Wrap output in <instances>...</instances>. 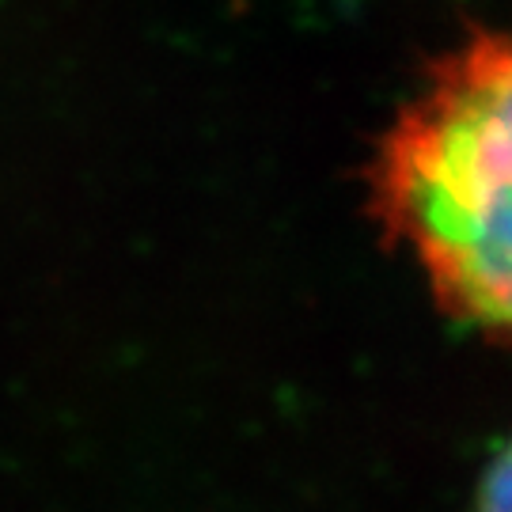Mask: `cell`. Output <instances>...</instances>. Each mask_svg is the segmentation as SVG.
<instances>
[{"instance_id":"7a4b0ae2","label":"cell","mask_w":512,"mask_h":512,"mask_svg":"<svg viewBox=\"0 0 512 512\" xmlns=\"http://www.w3.org/2000/svg\"><path fill=\"white\" fill-rule=\"evenodd\" d=\"M478 512H512V444L494 459V467L482 478Z\"/></svg>"},{"instance_id":"6da1fadb","label":"cell","mask_w":512,"mask_h":512,"mask_svg":"<svg viewBox=\"0 0 512 512\" xmlns=\"http://www.w3.org/2000/svg\"><path fill=\"white\" fill-rule=\"evenodd\" d=\"M368 209L452 319L512 342V35L429 69L368 167Z\"/></svg>"}]
</instances>
